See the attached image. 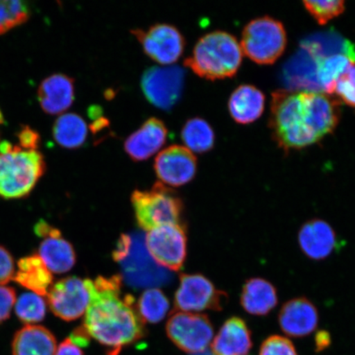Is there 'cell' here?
<instances>
[{
    "instance_id": "1",
    "label": "cell",
    "mask_w": 355,
    "mask_h": 355,
    "mask_svg": "<svg viewBox=\"0 0 355 355\" xmlns=\"http://www.w3.org/2000/svg\"><path fill=\"white\" fill-rule=\"evenodd\" d=\"M340 118L338 101L327 93L279 90L272 94L269 126L284 150L317 144L335 130Z\"/></svg>"
},
{
    "instance_id": "2",
    "label": "cell",
    "mask_w": 355,
    "mask_h": 355,
    "mask_svg": "<svg viewBox=\"0 0 355 355\" xmlns=\"http://www.w3.org/2000/svg\"><path fill=\"white\" fill-rule=\"evenodd\" d=\"M91 300L86 312L84 328L89 336L102 345L113 348L117 355L123 345L135 343L144 336V322L132 296L121 297L119 277H99L87 279Z\"/></svg>"
},
{
    "instance_id": "3",
    "label": "cell",
    "mask_w": 355,
    "mask_h": 355,
    "mask_svg": "<svg viewBox=\"0 0 355 355\" xmlns=\"http://www.w3.org/2000/svg\"><path fill=\"white\" fill-rule=\"evenodd\" d=\"M241 44L232 34L215 31L204 35L184 64L199 77L225 79L236 74L243 60Z\"/></svg>"
},
{
    "instance_id": "4",
    "label": "cell",
    "mask_w": 355,
    "mask_h": 355,
    "mask_svg": "<svg viewBox=\"0 0 355 355\" xmlns=\"http://www.w3.org/2000/svg\"><path fill=\"white\" fill-rule=\"evenodd\" d=\"M46 162L37 150H26L8 141L0 144V198L28 196L44 171Z\"/></svg>"
},
{
    "instance_id": "5",
    "label": "cell",
    "mask_w": 355,
    "mask_h": 355,
    "mask_svg": "<svg viewBox=\"0 0 355 355\" xmlns=\"http://www.w3.org/2000/svg\"><path fill=\"white\" fill-rule=\"evenodd\" d=\"M131 200L141 229L149 232L162 225H181L183 202L166 185L158 182L150 190H135Z\"/></svg>"
},
{
    "instance_id": "6",
    "label": "cell",
    "mask_w": 355,
    "mask_h": 355,
    "mask_svg": "<svg viewBox=\"0 0 355 355\" xmlns=\"http://www.w3.org/2000/svg\"><path fill=\"white\" fill-rule=\"evenodd\" d=\"M241 46L243 54L259 64H272L285 51V26L270 17L252 20L244 28Z\"/></svg>"
},
{
    "instance_id": "7",
    "label": "cell",
    "mask_w": 355,
    "mask_h": 355,
    "mask_svg": "<svg viewBox=\"0 0 355 355\" xmlns=\"http://www.w3.org/2000/svg\"><path fill=\"white\" fill-rule=\"evenodd\" d=\"M184 79L185 70L180 66H153L145 70L141 87L150 103L170 110L181 98Z\"/></svg>"
},
{
    "instance_id": "8",
    "label": "cell",
    "mask_w": 355,
    "mask_h": 355,
    "mask_svg": "<svg viewBox=\"0 0 355 355\" xmlns=\"http://www.w3.org/2000/svg\"><path fill=\"white\" fill-rule=\"evenodd\" d=\"M166 333L183 352L197 354L205 352L211 344L214 328L206 315L177 312L168 319Z\"/></svg>"
},
{
    "instance_id": "9",
    "label": "cell",
    "mask_w": 355,
    "mask_h": 355,
    "mask_svg": "<svg viewBox=\"0 0 355 355\" xmlns=\"http://www.w3.org/2000/svg\"><path fill=\"white\" fill-rule=\"evenodd\" d=\"M146 248L155 263L171 270L183 266L187 254V236L183 225H166L149 230Z\"/></svg>"
},
{
    "instance_id": "10",
    "label": "cell",
    "mask_w": 355,
    "mask_h": 355,
    "mask_svg": "<svg viewBox=\"0 0 355 355\" xmlns=\"http://www.w3.org/2000/svg\"><path fill=\"white\" fill-rule=\"evenodd\" d=\"M226 299L227 295L217 290L207 277L199 274H184L180 277L175 304L177 309L184 313L220 311L223 309Z\"/></svg>"
},
{
    "instance_id": "11",
    "label": "cell",
    "mask_w": 355,
    "mask_h": 355,
    "mask_svg": "<svg viewBox=\"0 0 355 355\" xmlns=\"http://www.w3.org/2000/svg\"><path fill=\"white\" fill-rule=\"evenodd\" d=\"M47 298L55 316L67 322L76 320L87 312L90 303L87 279L77 277L62 279L51 286Z\"/></svg>"
},
{
    "instance_id": "12",
    "label": "cell",
    "mask_w": 355,
    "mask_h": 355,
    "mask_svg": "<svg viewBox=\"0 0 355 355\" xmlns=\"http://www.w3.org/2000/svg\"><path fill=\"white\" fill-rule=\"evenodd\" d=\"M146 55L162 64L175 63L183 54L185 39L175 26L155 24L148 30L133 29Z\"/></svg>"
},
{
    "instance_id": "13",
    "label": "cell",
    "mask_w": 355,
    "mask_h": 355,
    "mask_svg": "<svg viewBox=\"0 0 355 355\" xmlns=\"http://www.w3.org/2000/svg\"><path fill=\"white\" fill-rule=\"evenodd\" d=\"M154 168L163 184L178 187L193 179L197 172V158L186 146L171 145L157 155Z\"/></svg>"
},
{
    "instance_id": "14",
    "label": "cell",
    "mask_w": 355,
    "mask_h": 355,
    "mask_svg": "<svg viewBox=\"0 0 355 355\" xmlns=\"http://www.w3.org/2000/svg\"><path fill=\"white\" fill-rule=\"evenodd\" d=\"M298 241L304 255L314 261L327 259L340 245L335 230L321 219L310 220L302 225Z\"/></svg>"
},
{
    "instance_id": "15",
    "label": "cell",
    "mask_w": 355,
    "mask_h": 355,
    "mask_svg": "<svg viewBox=\"0 0 355 355\" xmlns=\"http://www.w3.org/2000/svg\"><path fill=\"white\" fill-rule=\"evenodd\" d=\"M282 330L291 337L307 336L318 325L319 314L316 306L304 297L293 299L284 304L279 313Z\"/></svg>"
},
{
    "instance_id": "16",
    "label": "cell",
    "mask_w": 355,
    "mask_h": 355,
    "mask_svg": "<svg viewBox=\"0 0 355 355\" xmlns=\"http://www.w3.org/2000/svg\"><path fill=\"white\" fill-rule=\"evenodd\" d=\"M167 128L161 119L152 117L146 121L124 141V149L135 161H144L158 152L167 137Z\"/></svg>"
},
{
    "instance_id": "17",
    "label": "cell",
    "mask_w": 355,
    "mask_h": 355,
    "mask_svg": "<svg viewBox=\"0 0 355 355\" xmlns=\"http://www.w3.org/2000/svg\"><path fill=\"white\" fill-rule=\"evenodd\" d=\"M38 101L44 112L58 114L68 110L74 100V80L63 73L44 79L38 89Z\"/></svg>"
},
{
    "instance_id": "18",
    "label": "cell",
    "mask_w": 355,
    "mask_h": 355,
    "mask_svg": "<svg viewBox=\"0 0 355 355\" xmlns=\"http://www.w3.org/2000/svg\"><path fill=\"white\" fill-rule=\"evenodd\" d=\"M252 347L250 328L242 318H229L211 345L214 355H247Z\"/></svg>"
},
{
    "instance_id": "19",
    "label": "cell",
    "mask_w": 355,
    "mask_h": 355,
    "mask_svg": "<svg viewBox=\"0 0 355 355\" xmlns=\"http://www.w3.org/2000/svg\"><path fill=\"white\" fill-rule=\"evenodd\" d=\"M241 302L247 313L254 316H265L277 305V288L265 279L251 278L243 285Z\"/></svg>"
},
{
    "instance_id": "20",
    "label": "cell",
    "mask_w": 355,
    "mask_h": 355,
    "mask_svg": "<svg viewBox=\"0 0 355 355\" xmlns=\"http://www.w3.org/2000/svg\"><path fill=\"white\" fill-rule=\"evenodd\" d=\"M265 101V95L259 88L252 85L239 86L230 97V115L238 123H251L263 114Z\"/></svg>"
},
{
    "instance_id": "21",
    "label": "cell",
    "mask_w": 355,
    "mask_h": 355,
    "mask_svg": "<svg viewBox=\"0 0 355 355\" xmlns=\"http://www.w3.org/2000/svg\"><path fill=\"white\" fill-rule=\"evenodd\" d=\"M57 341L47 328L26 325L17 331L13 338L12 355H55Z\"/></svg>"
},
{
    "instance_id": "22",
    "label": "cell",
    "mask_w": 355,
    "mask_h": 355,
    "mask_svg": "<svg viewBox=\"0 0 355 355\" xmlns=\"http://www.w3.org/2000/svg\"><path fill=\"white\" fill-rule=\"evenodd\" d=\"M38 255L51 272L58 274L69 272L76 263V254L72 244L57 229L50 236L44 238Z\"/></svg>"
},
{
    "instance_id": "23",
    "label": "cell",
    "mask_w": 355,
    "mask_h": 355,
    "mask_svg": "<svg viewBox=\"0 0 355 355\" xmlns=\"http://www.w3.org/2000/svg\"><path fill=\"white\" fill-rule=\"evenodd\" d=\"M13 281L35 294L44 296L52 286L53 276L41 257L34 254L22 257L17 261Z\"/></svg>"
},
{
    "instance_id": "24",
    "label": "cell",
    "mask_w": 355,
    "mask_h": 355,
    "mask_svg": "<svg viewBox=\"0 0 355 355\" xmlns=\"http://www.w3.org/2000/svg\"><path fill=\"white\" fill-rule=\"evenodd\" d=\"M316 80L322 92L330 95L334 92L337 81L355 64V55L336 53L316 58Z\"/></svg>"
},
{
    "instance_id": "25",
    "label": "cell",
    "mask_w": 355,
    "mask_h": 355,
    "mask_svg": "<svg viewBox=\"0 0 355 355\" xmlns=\"http://www.w3.org/2000/svg\"><path fill=\"white\" fill-rule=\"evenodd\" d=\"M88 128L82 116L76 113H65L58 118L53 127L57 144L65 148H77L87 139Z\"/></svg>"
},
{
    "instance_id": "26",
    "label": "cell",
    "mask_w": 355,
    "mask_h": 355,
    "mask_svg": "<svg viewBox=\"0 0 355 355\" xmlns=\"http://www.w3.org/2000/svg\"><path fill=\"white\" fill-rule=\"evenodd\" d=\"M186 148L191 152L207 153L215 144V133L205 119L199 117L189 119L181 131Z\"/></svg>"
},
{
    "instance_id": "27",
    "label": "cell",
    "mask_w": 355,
    "mask_h": 355,
    "mask_svg": "<svg viewBox=\"0 0 355 355\" xmlns=\"http://www.w3.org/2000/svg\"><path fill=\"white\" fill-rule=\"evenodd\" d=\"M170 301L159 288H149L137 302V313L144 322L158 323L170 310Z\"/></svg>"
},
{
    "instance_id": "28",
    "label": "cell",
    "mask_w": 355,
    "mask_h": 355,
    "mask_svg": "<svg viewBox=\"0 0 355 355\" xmlns=\"http://www.w3.org/2000/svg\"><path fill=\"white\" fill-rule=\"evenodd\" d=\"M15 313L26 325L42 322L46 313V300L33 292L24 293L16 300Z\"/></svg>"
},
{
    "instance_id": "29",
    "label": "cell",
    "mask_w": 355,
    "mask_h": 355,
    "mask_svg": "<svg viewBox=\"0 0 355 355\" xmlns=\"http://www.w3.org/2000/svg\"><path fill=\"white\" fill-rule=\"evenodd\" d=\"M31 15L28 2L21 0H0V35L24 24Z\"/></svg>"
},
{
    "instance_id": "30",
    "label": "cell",
    "mask_w": 355,
    "mask_h": 355,
    "mask_svg": "<svg viewBox=\"0 0 355 355\" xmlns=\"http://www.w3.org/2000/svg\"><path fill=\"white\" fill-rule=\"evenodd\" d=\"M306 10L312 15L319 24H327L338 17L345 10V1L341 0H328V1H304Z\"/></svg>"
},
{
    "instance_id": "31",
    "label": "cell",
    "mask_w": 355,
    "mask_h": 355,
    "mask_svg": "<svg viewBox=\"0 0 355 355\" xmlns=\"http://www.w3.org/2000/svg\"><path fill=\"white\" fill-rule=\"evenodd\" d=\"M345 104L355 107V64L337 81L334 92Z\"/></svg>"
},
{
    "instance_id": "32",
    "label": "cell",
    "mask_w": 355,
    "mask_h": 355,
    "mask_svg": "<svg viewBox=\"0 0 355 355\" xmlns=\"http://www.w3.org/2000/svg\"><path fill=\"white\" fill-rule=\"evenodd\" d=\"M259 355H298L294 345L286 337L272 336L264 340Z\"/></svg>"
},
{
    "instance_id": "33",
    "label": "cell",
    "mask_w": 355,
    "mask_h": 355,
    "mask_svg": "<svg viewBox=\"0 0 355 355\" xmlns=\"http://www.w3.org/2000/svg\"><path fill=\"white\" fill-rule=\"evenodd\" d=\"M15 260L6 248L0 245V286H6L15 277Z\"/></svg>"
},
{
    "instance_id": "34",
    "label": "cell",
    "mask_w": 355,
    "mask_h": 355,
    "mask_svg": "<svg viewBox=\"0 0 355 355\" xmlns=\"http://www.w3.org/2000/svg\"><path fill=\"white\" fill-rule=\"evenodd\" d=\"M16 292L15 288L6 286H0V324L10 317L13 306L16 303Z\"/></svg>"
},
{
    "instance_id": "35",
    "label": "cell",
    "mask_w": 355,
    "mask_h": 355,
    "mask_svg": "<svg viewBox=\"0 0 355 355\" xmlns=\"http://www.w3.org/2000/svg\"><path fill=\"white\" fill-rule=\"evenodd\" d=\"M19 146L26 150H37L40 143V135L28 126L21 128L19 133Z\"/></svg>"
},
{
    "instance_id": "36",
    "label": "cell",
    "mask_w": 355,
    "mask_h": 355,
    "mask_svg": "<svg viewBox=\"0 0 355 355\" xmlns=\"http://www.w3.org/2000/svg\"><path fill=\"white\" fill-rule=\"evenodd\" d=\"M132 248V239L128 235H123L119 239L116 250L113 252V257L115 261H122L125 260L130 254Z\"/></svg>"
},
{
    "instance_id": "37",
    "label": "cell",
    "mask_w": 355,
    "mask_h": 355,
    "mask_svg": "<svg viewBox=\"0 0 355 355\" xmlns=\"http://www.w3.org/2000/svg\"><path fill=\"white\" fill-rule=\"evenodd\" d=\"M55 355H83L81 348L66 339L57 348Z\"/></svg>"
},
{
    "instance_id": "38",
    "label": "cell",
    "mask_w": 355,
    "mask_h": 355,
    "mask_svg": "<svg viewBox=\"0 0 355 355\" xmlns=\"http://www.w3.org/2000/svg\"><path fill=\"white\" fill-rule=\"evenodd\" d=\"M69 340L78 347H86L89 344V335L85 328L80 327L72 333Z\"/></svg>"
},
{
    "instance_id": "39",
    "label": "cell",
    "mask_w": 355,
    "mask_h": 355,
    "mask_svg": "<svg viewBox=\"0 0 355 355\" xmlns=\"http://www.w3.org/2000/svg\"><path fill=\"white\" fill-rule=\"evenodd\" d=\"M55 228L46 223V221L41 220L35 225L34 230L35 234L39 237L46 238L54 232Z\"/></svg>"
},
{
    "instance_id": "40",
    "label": "cell",
    "mask_w": 355,
    "mask_h": 355,
    "mask_svg": "<svg viewBox=\"0 0 355 355\" xmlns=\"http://www.w3.org/2000/svg\"><path fill=\"white\" fill-rule=\"evenodd\" d=\"M331 343L330 336L327 331H320L318 333L316 337V345L318 349L327 348Z\"/></svg>"
}]
</instances>
